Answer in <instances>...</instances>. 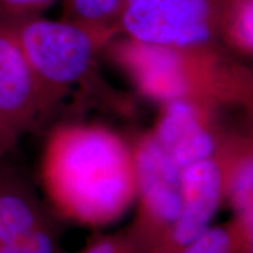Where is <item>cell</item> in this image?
Listing matches in <instances>:
<instances>
[{"label":"cell","instance_id":"8992f818","mask_svg":"<svg viewBox=\"0 0 253 253\" xmlns=\"http://www.w3.org/2000/svg\"><path fill=\"white\" fill-rule=\"evenodd\" d=\"M143 198L155 216L175 223L182 210V170L158 142L144 145L137 158Z\"/></svg>","mask_w":253,"mask_h":253},{"label":"cell","instance_id":"ba28073f","mask_svg":"<svg viewBox=\"0 0 253 253\" xmlns=\"http://www.w3.org/2000/svg\"><path fill=\"white\" fill-rule=\"evenodd\" d=\"M42 223L36 199L21 177L0 166V244L21 242Z\"/></svg>","mask_w":253,"mask_h":253},{"label":"cell","instance_id":"277c9868","mask_svg":"<svg viewBox=\"0 0 253 253\" xmlns=\"http://www.w3.org/2000/svg\"><path fill=\"white\" fill-rule=\"evenodd\" d=\"M52 100L7 23L0 21V135L13 148Z\"/></svg>","mask_w":253,"mask_h":253},{"label":"cell","instance_id":"30bf717a","mask_svg":"<svg viewBox=\"0 0 253 253\" xmlns=\"http://www.w3.org/2000/svg\"><path fill=\"white\" fill-rule=\"evenodd\" d=\"M220 37L253 53V0H220Z\"/></svg>","mask_w":253,"mask_h":253},{"label":"cell","instance_id":"5b68a950","mask_svg":"<svg viewBox=\"0 0 253 253\" xmlns=\"http://www.w3.org/2000/svg\"><path fill=\"white\" fill-rule=\"evenodd\" d=\"M221 191V175L212 161L191 164L182 171V210L171 235L172 250L178 253L209 229Z\"/></svg>","mask_w":253,"mask_h":253},{"label":"cell","instance_id":"3957f363","mask_svg":"<svg viewBox=\"0 0 253 253\" xmlns=\"http://www.w3.org/2000/svg\"><path fill=\"white\" fill-rule=\"evenodd\" d=\"M119 31L168 48L209 45L220 36V0H125Z\"/></svg>","mask_w":253,"mask_h":253},{"label":"cell","instance_id":"9c48e42d","mask_svg":"<svg viewBox=\"0 0 253 253\" xmlns=\"http://www.w3.org/2000/svg\"><path fill=\"white\" fill-rule=\"evenodd\" d=\"M125 0H63V19L91 28L119 32Z\"/></svg>","mask_w":253,"mask_h":253},{"label":"cell","instance_id":"8fae6325","mask_svg":"<svg viewBox=\"0 0 253 253\" xmlns=\"http://www.w3.org/2000/svg\"><path fill=\"white\" fill-rule=\"evenodd\" d=\"M178 253H239V235L224 229H208Z\"/></svg>","mask_w":253,"mask_h":253},{"label":"cell","instance_id":"ac0fdd59","mask_svg":"<svg viewBox=\"0 0 253 253\" xmlns=\"http://www.w3.org/2000/svg\"><path fill=\"white\" fill-rule=\"evenodd\" d=\"M251 209H253V197H252V202H251Z\"/></svg>","mask_w":253,"mask_h":253},{"label":"cell","instance_id":"6da1fadb","mask_svg":"<svg viewBox=\"0 0 253 253\" xmlns=\"http://www.w3.org/2000/svg\"><path fill=\"white\" fill-rule=\"evenodd\" d=\"M52 177L71 210L90 221L114 216L128 199L130 179L122 147L96 130L72 132L55 147Z\"/></svg>","mask_w":253,"mask_h":253},{"label":"cell","instance_id":"2e32d148","mask_svg":"<svg viewBox=\"0 0 253 253\" xmlns=\"http://www.w3.org/2000/svg\"><path fill=\"white\" fill-rule=\"evenodd\" d=\"M79 253H129L126 250H123L122 245L114 242L112 239L97 240L93 244L87 246Z\"/></svg>","mask_w":253,"mask_h":253},{"label":"cell","instance_id":"7c38bea8","mask_svg":"<svg viewBox=\"0 0 253 253\" xmlns=\"http://www.w3.org/2000/svg\"><path fill=\"white\" fill-rule=\"evenodd\" d=\"M231 194L243 213L251 208L253 197V153L245 156L237 167L231 184Z\"/></svg>","mask_w":253,"mask_h":253},{"label":"cell","instance_id":"52a82bcc","mask_svg":"<svg viewBox=\"0 0 253 253\" xmlns=\"http://www.w3.org/2000/svg\"><path fill=\"white\" fill-rule=\"evenodd\" d=\"M157 142L181 170L209 160L213 151L212 138L199 126L194 107L183 99L170 101Z\"/></svg>","mask_w":253,"mask_h":253},{"label":"cell","instance_id":"5bb4252c","mask_svg":"<svg viewBox=\"0 0 253 253\" xmlns=\"http://www.w3.org/2000/svg\"><path fill=\"white\" fill-rule=\"evenodd\" d=\"M20 243L23 253H58L54 236L45 221Z\"/></svg>","mask_w":253,"mask_h":253},{"label":"cell","instance_id":"e0dca14e","mask_svg":"<svg viewBox=\"0 0 253 253\" xmlns=\"http://www.w3.org/2000/svg\"><path fill=\"white\" fill-rule=\"evenodd\" d=\"M11 149L12 148L7 144V142H6L4 138H2V136L0 135V162H1V160L4 158L5 155L11 151Z\"/></svg>","mask_w":253,"mask_h":253},{"label":"cell","instance_id":"9a60e30c","mask_svg":"<svg viewBox=\"0 0 253 253\" xmlns=\"http://www.w3.org/2000/svg\"><path fill=\"white\" fill-rule=\"evenodd\" d=\"M242 231L239 232V253H253V209L243 213Z\"/></svg>","mask_w":253,"mask_h":253},{"label":"cell","instance_id":"4fadbf2b","mask_svg":"<svg viewBox=\"0 0 253 253\" xmlns=\"http://www.w3.org/2000/svg\"><path fill=\"white\" fill-rule=\"evenodd\" d=\"M55 0H0V21L12 23L23 18L40 15Z\"/></svg>","mask_w":253,"mask_h":253},{"label":"cell","instance_id":"7a4b0ae2","mask_svg":"<svg viewBox=\"0 0 253 253\" xmlns=\"http://www.w3.org/2000/svg\"><path fill=\"white\" fill-rule=\"evenodd\" d=\"M39 81L52 99L87 77L96 50L115 32L42 15L7 23Z\"/></svg>","mask_w":253,"mask_h":253}]
</instances>
